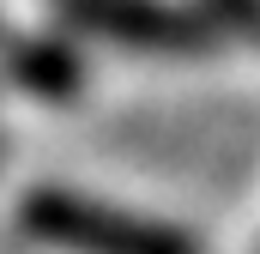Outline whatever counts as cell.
I'll use <instances>...</instances> for the list:
<instances>
[{
  "label": "cell",
  "instance_id": "1",
  "mask_svg": "<svg viewBox=\"0 0 260 254\" xmlns=\"http://www.w3.org/2000/svg\"><path fill=\"white\" fill-rule=\"evenodd\" d=\"M18 224L67 254H200L194 236L164 218H139V212H121V206H103V200H85L67 188L24 194Z\"/></svg>",
  "mask_w": 260,
  "mask_h": 254
},
{
  "label": "cell",
  "instance_id": "2",
  "mask_svg": "<svg viewBox=\"0 0 260 254\" xmlns=\"http://www.w3.org/2000/svg\"><path fill=\"white\" fill-rule=\"evenodd\" d=\"M55 6L73 30L145 55H206L224 37L206 18V6H170V0H55Z\"/></svg>",
  "mask_w": 260,
  "mask_h": 254
},
{
  "label": "cell",
  "instance_id": "3",
  "mask_svg": "<svg viewBox=\"0 0 260 254\" xmlns=\"http://www.w3.org/2000/svg\"><path fill=\"white\" fill-rule=\"evenodd\" d=\"M0 67H6V79L18 91H30L43 103H67V97L85 91L79 55L67 43H55V37H12V30H0Z\"/></svg>",
  "mask_w": 260,
  "mask_h": 254
},
{
  "label": "cell",
  "instance_id": "4",
  "mask_svg": "<svg viewBox=\"0 0 260 254\" xmlns=\"http://www.w3.org/2000/svg\"><path fill=\"white\" fill-rule=\"evenodd\" d=\"M206 18H212L224 37L260 43V0H206Z\"/></svg>",
  "mask_w": 260,
  "mask_h": 254
}]
</instances>
